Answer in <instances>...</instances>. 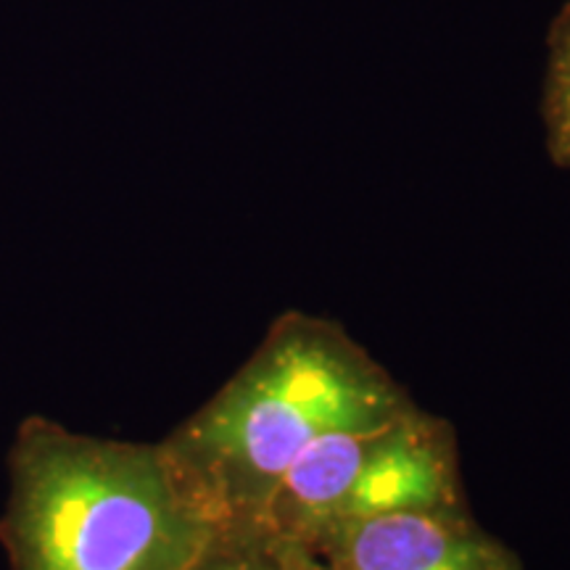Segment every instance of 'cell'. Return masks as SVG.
Returning a JSON list of instances; mask_svg holds the SVG:
<instances>
[{
	"instance_id": "1",
	"label": "cell",
	"mask_w": 570,
	"mask_h": 570,
	"mask_svg": "<svg viewBox=\"0 0 570 570\" xmlns=\"http://www.w3.org/2000/svg\"><path fill=\"white\" fill-rule=\"evenodd\" d=\"M415 407L365 346L333 320L285 312L204 407L161 441L219 523L262 520L294 462L338 431Z\"/></svg>"
},
{
	"instance_id": "2",
	"label": "cell",
	"mask_w": 570,
	"mask_h": 570,
	"mask_svg": "<svg viewBox=\"0 0 570 570\" xmlns=\"http://www.w3.org/2000/svg\"><path fill=\"white\" fill-rule=\"evenodd\" d=\"M0 544L11 570H190L219 518L159 444L19 425Z\"/></svg>"
},
{
	"instance_id": "3",
	"label": "cell",
	"mask_w": 570,
	"mask_h": 570,
	"mask_svg": "<svg viewBox=\"0 0 570 570\" xmlns=\"http://www.w3.org/2000/svg\"><path fill=\"white\" fill-rule=\"evenodd\" d=\"M460 504H468V499L460 475L458 433L444 417L415 404L370 433L331 529L394 512Z\"/></svg>"
},
{
	"instance_id": "4",
	"label": "cell",
	"mask_w": 570,
	"mask_h": 570,
	"mask_svg": "<svg viewBox=\"0 0 570 570\" xmlns=\"http://www.w3.org/2000/svg\"><path fill=\"white\" fill-rule=\"evenodd\" d=\"M309 547L325 570H523L468 504L354 520Z\"/></svg>"
},
{
	"instance_id": "5",
	"label": "cell",
	"mask_w": 570,
	"mask_h": 570,
	"mask_svg": "<svg viewBox=\"0 0 570 570\" xmlns=\"http://www.w3.org/2000/svg\"><path fill=\"white\" fill-rule=\"evenodd\" d=\"M190 570H325V566L309 544L262 520H230L217 525Z\"/></svg>"
},
{
	"instance_id": "6",
	"label": "cell",
	"mask_w": 570,
	"mask_h": 570,
	"mask_svg": "<svg viewBox=\"0 0 570 570\" xmlns=\"http://www.w3.org/2000/svg\"><path fill=\"white\" fill-rule=\"evenodd\" d=\"M541 119L552 161L570 169V3L558 13L550 32Z\"/></svg>"
}]
</instances>
